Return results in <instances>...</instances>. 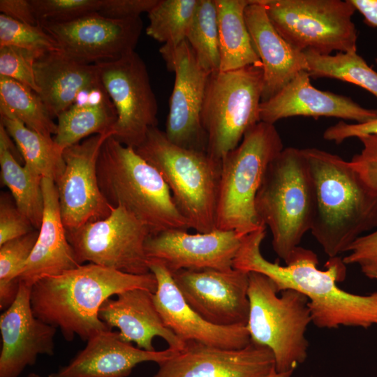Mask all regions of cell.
<instances>
[{"mask_svg": "<svg viewBox=\"0 0 377 377\" xmlns=\"http://www.w3.org/2000/svg\"><path fill=\"white\" fill-rule=\"evenodd\" d=\"M171 274L187 304L205 320L219 326L246 325L249 272L232 267Z\"/></svg>", "mask_w": 377, "mask_h": 377, "instance_id": "obj_16", "label": "cell"}, {"mask_svg": "<svg viewBox=\"0 0 377 377\" xmlns=\"http://www.w3.org/2000/svg\"><path fill=\"white\" fill-rule=\"evenodd\" d=\"M369 26L377 27V0H350Z\"/></svg>", "mask_w": 377, "mask_h": 377, "instance_id": "obj_45", "label": "cell"}, {"mask_svg": "<svg viewBox=\"0 0 377 377\" xmlns=\"http://www.w3.org/2000/svg\"><path fill=\"white\" fill-rule=\"evenodd\" d=\"M243 237L234 230L190 234L168 230L151 234L145 249L148 260L159 262L171 273L182 269L226 270L232 268Z\"/></svg>", "mask_w": 377, "mask_h": 377, "instance_id": "obj_17", "label": "cell"}, {"mask_svg": "<svg viewBox=\"0 0 377 377\" xmlns=\"http://www.w3.org/2000/svg\"><path fill=\"white\" fill-rule=\"evenodd\" d=\"M44 212L38 236L19 281L32 286L46 276L59 275L81 264L70 244L64 226L54 182L43 178Z\"/></svg>", "mask_w": 377, "mask_h": 377, "instance_id": "obj_25", "label": "cell"}, {"mask_svg": "<svg viewBox=\"0 0 377 377\" xmlns=\"http://www.w3.org/2000/svg\"><path fill=\"white\" fill-rule=\"evenodd\" d=\"M65 56L86 64L117 60L135 51L143 23L140 17L116 20L98 12L66 22L38 21Z\"/></svg>", "mask_w": 377, "mask_h": 377, "instance_id": "obj_14", "label": "cell"}, {"mask_svg": "<svg viewBox=\"0 0 377 377\" xmlns=\"http://www.w3.org/2000/svg\"><path fill=\"white\" fill-rule=\"evenodd\" d=\"M357 138L362 149L350 163L364 181L377 191V135H364Z\"/></svg>", "mask_w": 377, "mask_h": 377, "instance_id": "obj_41", "label": "cell"}, {"mask_svg": "<svg viewBox=\"0 0 377 377\" xmlns=\"http://www.w3.org/2000/svg\"><path fill=\"white\" fill-rule=\"evenodd\" d=\"M27 377H41L39 374L36 373H30Z\"/></svg>", "mask_w": 377, "mask_h": 377, "instance_id": "obj_47", "label": "cell"}, {"mask_svg": "<svg viewBox=\"0 0 377 377\" xmlns=\"http://www.w3.org/2000/svg\"><path fill=\"white\" fill-rule=\"evenodd\" d=\"M186 40L206 71L212 73L219 70V40L214 0H198Z\"/></svg>", "mask_w": 377, "mask_h": 377, "instance_id": "obj_34", "label": "cell"}, {"mask_svg": "<svg viewBox=\"0 0 377 377\" xmlns=\"http://www.w3.org/2000/svg\"><path fill=\"white\" fill-rule=\"evenodd\" d=\"M41 54L13 46L0 47V76L15 80L38 94L34 63Z\"/></svg>", "mask_w": 377, "mask_h": 377, "instance_id": "obj_38", "label": "cell"}, {"mask_svg": "<svg viewBox=\"0 0 377 377\" xmlns=\"http://www.w3.org/2000/svg\"><path fill=\"white\" fill-rule=\"evenodd\" d=\"M157 281L154 304L164 324L182 341H196L228 349H241L251 343L246 326H219L209 323L186 302L171 272L156 260H148Z\"/></svg>", "mask_w": 377, "mask_h": 377, "instance_id": "obj_20", "label": "cell"}, {"mask_svg": "<svg viewBox=\"0 0 377 377\" xmlns=\"http://www.w3.org/2000/svg\"><path fill=\"white\" fill-rule=\"evenodd\" d=\"M38 21L66 22L98 12L102 0H29Z\"/></svg>", "mask_w": 377, "mask_h": 377, "instance_id": "obj_37", "label": "cell"}, {"mask_svg": "<svg viewBox=\"0 0 377 377\" xmlns=\"http://www.w3.org/2000/svg\"><path fill=\"white\" fill-rule=\"evenodd\" d=\"M100 189L112 206H121L145 223L151 234L190 226L178 209L158 171L131 147L112 136L103 144L97 163Z\"/></svg>", "mask_w": 377, "mask_h": 377, "instance_id": "obj_4", "label": "cell"}, {"mask_svg": "<svg viewBox=\"0 0 377 377\" xmlns=\"http://www.w3.org/2000/svg\"><path fill=\"white\" fill-rule=\"evenodd\" d=\"M0 11L1 14L18 22L31 25L38 24L29 0H1Z\"/></svg>", "mask_w": 377, "mask_h": 377, "instance_id": "obj_44", "label": "cell"}, {"mask_svg": "<svg viewBox=\"0 0 377 377\" xmlns=\"http://www.w3.org/2000/svg\"><path fill=\"white\" fill-rule=\"evenodd\" d=\"M260 223L272 233L276 255L286 263L308 231L314 212V195L302 149L286 147L267 167L255 200Z\"/></svg>", "mask_w": 377, "mask_h": 377, "instance_id": "obj_6", "label": "cell"}, {"mask_svg": "<svg viewBox=\"0 0 377 377\" xmlns=\"http://www.w3.org/2000/svg\"><path fill=\"white\" fill-rule=\"evenodd\" d=\"M296 116L332 117L364 123L377 119V110L362 108L349 97L315 88L308 71H304L260 105V121L274 124Z\"/></svg>", "mask_w": 377, "mask_h": 377, "instance_id": "obj_21", "label": "cell"}, {"mask_svg": "<svg viewBox=\"0 0 377 377\" xmlns=\"http://www.w3.org/2000/svg\"><path fill=\"white\" fill-rule=\"evenodd\" d=\"M159 52L168 69L175 73L165 134L177 145L207 152L201 114L212 73L200 64L186 40L177 45L163 44Z\"/></svg>", "mask_w": 377, "mask_h": 377, "instance_id": "obj_13", "label": "cell"}, {"mask_svg": "<svg viewBox=\"0 0 377 377\" xmlns=\"http://www.w3.org/2000/svg\"><path fill=\"white\" fill-rule=\"evenodd\" d=\"M117 120L114 105L100 80L81 91L73 103L58 116L53 139L64 151L91 135H113Z\"/></svg>", "mask_w": 377, "mask_h": 377, "instance_id": "obj_27", "label": "cell"}, {"mask_svg": "<svg viewBox=\"0 0 377 377\" xmlns=\"http://www.w3.org/2000/svg\"><path fill=\"white\" fill-rule=\"evenodd\" d=\"M111 133L91 135L63 151L65 168L55 183L66 230L108 217L112 207L103 195L97 163L101 147Z\"/></svg>", "mask_w": 377, "mask_h": 377, "instance_id": "obj_15", "label": "cell"}, {"mask_svg": "<svg viewBox=\"0 0 377 377\" xmlns=\"http://www.w3.org/2000/svg\"><path fill=\"white\" fill-rule=\"evenodd\" d=\"M244 17L263 71L262 102L276 95L300 72L308 71L304 52L287 42L270 22L260 0H251Z\"/></svg>", "mask_w": 377, "mask_h": 377, "instance_id": "obj_23", "label": "cell"}, {"mask_svg": "<svg viewBox=\"0 0 377 377\" xmlns=\"http://www.w3.org/2000/svg\"><path fill=\"white\" fill-rule=\"evenodd\" d=\"M177 352L170 348L147 351L124 341L119 332L108 330L91 337L68 364L48 377H127L138 364H158Z\"/></svg>", "mask_w": 377, "mask_h": 377, "instance_id": "obj_22", "label": "cell"}, {"mask_svg": "<svg viewBox=\"0 0 377 377\" xmlns=\"http://www.w3.org/2000/svg\"><path fill=\"white\" fill-rule=\"evenodd\" d=\"M66 232L81 265L88 262L132 274L151 272L145 249L151 231L121 206L103 219Z\"/></svg>", "mask_w": 377, "mask_h": 377, "instance_id": "obj_11", "label": "cell"}, {"mask_svg": "<svg viewBox=\"0 0 377 377\" xmlns=\"http://www.w3.org/2000/svg\"><path fill=\"white\" fill-rule=\"evenodd\" d=\"M158 0H102L98 13L116 20L140 17L142 13H149Z\"/></svg>", "mask_w": 377, "mask_h": 377, "instance_id": "obj_42", "label": "cell"}, {"mask_svg": "<svg viewBox=\"0 0 377 377\" xmlns=\"http://www.w3.org/2000/svg\"><path fill=\"white\" fill-rule=\"evenodd\" d=\"M219 40L221 71L262 64L253 47L244 17L251 0H214Z\"/></svg>", "mask_w": 377, "mask_h": 377, "instance_id": "obj_28", "label": "cell"}, {"mask_svg": "<svg viewBox=\"0 0 377 377\" xmlns=\"http://www.w3.org/2000/svg\"><path fill=\"white\" fill-rule=\"evenodd\" d=\"M310 77H329L350 82L365 89L377 98V73L357 52L321 54L304 51Z\"/></svg>", "mask_w": 377, "mask_h": 377, "instance_id": "obj_32", "label": "cell"}, {"mask_svg": "<svg viewBox=\"0 0 377 377\" xmlns=\"http://www.w3.org/2000/svg\"><path fill=\"white\" fill-rule=\"evenodd\" d=\"M283 148L274 125L259 121L222 158L216 229L244 237L265 227L257 216L255 200L268 165Z\"/></svg>", "mask_w": 377, "mask_h": 377, "instance_id": "obj_7", "label": "cell"}, {"mask_svg": "<svg viewBox=\"0 0 377 377\" xmlns=\"http://www.w3.org/2000/svg\"><path fill=\"white\" fill-rule=\"evenodd\" d=\"M263 87L262 64L209 75L201 120L210 156L221 161L260 121Z\"/></svg>", "mask_w": 377, "mask_h": 377, "instance_id": "obj_9", "label": "cell"}, {"mask_svg": "<svg viewBox=\"0 0 377 377\" xmlns=\"http://www.w3.org/2000/svg\"><path fill=\"white\" fill-rule=\"evenodd\" d=\"M158 365L153 377H265L275 369L272 352L252 342L241 349H228L187 341Z\"/></svg>", "mask_w": 377, "mask_h": 377, "instance_id": "obj_18", "label": "cell"}, {"mask_svg": "<svg viewBox=\"0 0 377 377\" xmlns=\"http://www.w3.org/2000/svg\"><path fill=\"white\" fill-rule=\"evenodd\" d=\"M198 0H158L148 13L146 34L168 45L185 40Z\"/></svg>", "mask_w": 377, "mask_h": 377, "instance_id": "obj_33", "label": "cell"}, {"mask_svg": "<svg viewBox=\"0 0 377 377\" xmlns=\"http://www.w3.org/2000/svg\"><path fill=\"white\" fill-rule=\"evenodd\" d=\"M267 276L249 272V313L246 325L251 342L268 348L277 372L293 371L307 358L305 337L311 322L309 300L302 293L286 289L280 296Z\"/></svg>", "mask_w": 377, "mask_h": 377, "instance_id": "obj_8", "label": "cell"}, {"mask_svg": "<svg viewBox=\"0 0 377 377\" xmlns=\"http://www.w3.org/2000/svg\"><path fill=\"white\" fill-rule=\"evenodd\" d=\"M0 124L15 143L24 165L41 176L56 183L64 172L65 162L61 150L53 138L44 136L27 127L17 119L0 114Z\"/></svg>", "mask_w": 377, "mask_h": 377, "instance_id": "obj_30", "label": "cell"}, {"mask_svg": "<svg viewBox=\"0 0 377 377\" xmlns=\"http://www.w3.org/2000/svg\"><path fill=\"white\" fill-rule=\"evenodd\" d=\"M278 33L302 52H357L350 0H260Z\"/></svg>", "mask_w": 377, "mask_h": 377, "instance_id": "obj_10", "label": "cell"}, {"mask_svg": "<svg viewBox=\"0 0 377 377\" xmlns=\"http://www.w3.org/2000/svg\"><path fill=\"white\" fill-rule=\"evenodd\" d=\"M38 236V230L0 246V309L6 310L19 291V276L25 267Z\"/></svg>", "mask_w": 377, "mask_h": 377, "instance_id": "obj_35", "label": "cell"}, {"mask_svg": "<svg viewBox=\"0 0 377 377\" xmlns=\"http://www.w3.org/2000/svg\"><path fill=\"white\" fill-rule=\"evenodd\" d=\"M13 140L0 124V167L2 182L10 191L18 209L39 230L43 218V177L16 159Z\"/></svg>", "mask_w": 377, "mask_h": 377, "instance_id": "obj_29", "label": "cell"}, {"mask_svg": "<svg viewBox=\"0 0 377 377\" xmlns=\"http://www.w3.org/2000/svg\"><path fill=\"white\" fill-rule=\"evenodd\" d=\"M343 258L346 265L356 264L362 272L372 279L377 273V229L357 238Z\"/></svg>", "mask_w": 377, "mask_h": 377, "instance_id": "obj_40", "label": "cell"}, {"mask_svg": "<svg viewBox=\"0 0 377 377\" xmlns=\"http://www.w3.org/2000/svg\"><path fill=\"white\" fill-rule=\"evenodd\" d=\"M35 229L6 193L0 199V246Z\"/></svg>", "mask_w": 377, "mask_h": 377, "instance_id": "obj_39", "label": "cell"}, {"mask_svg": "<svg viewBox=\"0 0 377 377\" xmlns=\"http://www.w3.org/2000/svg\"><path fill=\"white\" fill-rule=\"evenodd\" d=\"M31 290V286L20 282L15 300L0 316V377H18L38 355L54 353L57 328L35 316Z\"/></svg>", "mask_w": 377, "mask_h": 377, "instance_id": "obj_19", "label": "cell"}, {"mask_svg": "<svg viewBox=\"0 0 377 377\" xmlns=\"http://www.w3.org/2000/svg\"><path fill=\"white\" fill-rule=\"evenodd\" d=\"M135 149L161 175L191 228L200 233L216 229L221 161L171 142L157 126Z\"/></svg>", "mask_w": 377, "mask_h": 377, "instance_id": "obj_5", "label": "cell"}, {"mask_svg": "<svg viewBox=\"0 0 377 377\" xmlns=\"http://www.w3.org/2000/svg\"><path fill=\"white\" fill-rule=\"evenodd\" d=\"M153 293L141 288L117 294L109 298L99 310V318L111 330L119 329L121 338L147 351H155L153 339H163L168 348L182 350L186 343L177 337L163 323L153 300Z\"/></svg>", "mask_w": 377, "mask_h": 377, "instance_id": "obj_24", "label": "cell"}, {"mask_svg": "<svg viewBox=\"0 0 377 377\" xmlns=\"http://www.w3.org/2000/svg\"><path fill=\"white\" fill-rule=\"evenodd\" d=\"M302 150L314 195L310 232L329 258L338 257L364 232L377 228V191L350 161L317 148Z\"/></svg>", "mask_w": 377, "mask_h": 377, "instance_id": "obj_3", "label": "cell"}, {"mask_svg": "<svg viewBox=\"0 0 377 377\" xmlns=\"http://www.w3.org/2000/svg\"><path fill=\"white\" fill-rule=\"evenodd\" d=\"M372 279H377V273L373 276Z\"/></svg>", "mask_w": 377, "mask_h": 377, "instance_id": "obj_48", "label": "cell"}, {"mask_svg": "<svg viewBox=\"0 0 377 377\" xmlns=\"http://www.w3.org/2000/svg\"><path fill=\"white\" fill-rule=\"evenodd\" d=\"M293 371H287V372H277L275 369L267 376L265 377H290Z\"/></svg>", "mask_w": 377, "mask_h": 377, "instance_id": "obj_46", "label": "cell"}, {"mask_svg": "<svg viewBox=\"0 0 377 377\" xmlns=\"http://www.w3.org/2000/svg\"><path fill=\"white\" fill-rule=\"evenodd\" d=\"M38 94L50 116L57 118L83 89L98 82L96 64L75 61L59 51L41 54L34 63Z\"/></svg>", "mask_w": 377, "mask_h": 377, "instance_id": "obj_26", "label": "cell"}, {"mask_svg": "<svg viewBox=\"0 0 377 377\" xmlns=\"http://www.w3.org/2000/svg\"><path fill=\"white\" fill-rule=\"evenodd\" d=\"M95 64L117 113L112 137L135 149L158 123L157 101L146 65L135 51L117 60Z\"/></svg>", "mask_w": 377, "mask_h": 377, "instance_id": "obj_12", "label": "cell"}, {"mask_svg": "<svg viewBox=\"0 0 377 377\" xmlns=\"http://www.w3.org/2000/svg\"><path fill=\"white\" fill-rule=\"evenodd\" d=\"M13 46L43 54L59 51L52 37L39 25H31L0 15V47Z\"/></svg>", "mask_w": 377, "mask_h": 377, "instance_id": "obj_36", "label": "cell"}, {"mask_svg": "<svg viewBox=\"0 0 377 377\" xmlns=\"http://www.w3.org/2000/svg\"><path fill=\"white\" fill-rule=\"evenodd\" d=\"M157 281L151 272L132 274L94 263L36 281L31 290L35 316L59 328L65 339L75 336L87 341L110 330L99 318L103 303L113 295L135 288L154 293Z\"/></svg>", "mask_w": 377, "mask_h": 377, "instance_id": "obj_2", "label": "cell"}, {"mask_svg": "<svg viewBox=\"0 0 377 377\" xmlns=\"http://www.w3.org/2000/svg\"><path fill=\"white\" fill-rule=\"evenodd\" d=\"M265 227L244 236L232 267L255 272L269 277L277 291L295 290L309 300L311 322L319 328L340 326L367 329L377 325V291L361 295L337 286L346 277V264L339 256L330 258L325 270L317 267L318 258L311 250L297 246L283 266L272 263L261 253Z\"/></svg>", "mask_w": 377, "mask_h": 377, "instance_id": "obj_1", "label": "cell"}, {"mask_svg": "<svg viewBox=\"0 0 377 377\" xmlns=\"http://www.w3.org/2000/svg\"><path fill=\"white\" fill-rule=\"evenodd\" d=\"M0 114L12 116L29 128L52 138L57 124L39 94L29 87L0 76Z\"/></svg>", "mask_w": 377, "mask_h": 377, "instance_id": "obj_31", "label": "cell"}, {"mask_svg": "<svg viewBox=\"0 0 377 377\" xmlns=\"http://www.w3.org/2000/svg\"><path fill=\"white\" fill-rule=\"evenodd\" d=\"M364 135H377V119L364 123L348 124L339 121L329 126L323 133V138L341 144L346 139Z\"/></svg>", "mask_w": 377, "mask_h": 377, "instance_id": "obj_43", "label": "cell"}]
</instances>
